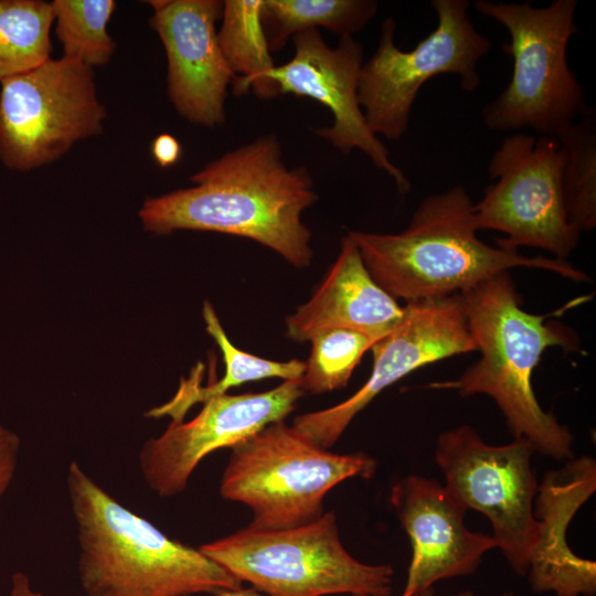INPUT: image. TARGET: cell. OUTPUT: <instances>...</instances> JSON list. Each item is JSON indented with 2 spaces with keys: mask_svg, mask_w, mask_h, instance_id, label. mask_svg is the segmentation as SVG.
<instances>
[{
  "mask_svg": "<svg viewBox=\"0 0 596 596\" xmlns=\"http://www.w3.org/2000/svg\"><path fill=\"white\" fill-rule=\"evenodd\" d=\"M193 187L148 198L138 216L155 235L209 231L253 240L296 267L310 265L311 232L302 212L318 199L304 166L287 168L274 135L258 137L206 163Z\"/></svg>",
  "mask_w": 596,
  "mask_h": 596,
  "instance_id": "obj_1",
  "label": "cell"
},
{
  "mask_svg": "<svg viewBox=\"0 0 596 596\" xmlns=\"http://www.w3.org/2000/svg\"><path fill=\"white\" fill-rule=\"evenodd\" d=\"M460 295L481 356L458 379L430 383L428 387L457 391L461 396H490L514 439H526L535 453L555 460L571 459L574 437L541 407L531 380L549 347L578 349L576 333L562 323L547 322L556 311L535 315L523 310L509 272H501Z\"/></svg>",
  "mask_w": 596,
  "mask_h": 596,
  "instance_id": "obj_2",
  "label": "cell"
},
{
  "mask_svg": "<svg viewBox=\"0 0 596 596\" xmlns=\"http://www.w3.org/2000/svg\"><path fill=\"white\" fill-rule=\"evenodd\" d=\"M66 487L85 596H193L243 586L200 547L171 539L123 505L77 461L67 468Z\"/></svg>",
  "mask_w": 596,
  "mask_h": 596,
  "instance_id": "obj_3",
  "label": "cell"
},
{
  "mask_svg": "<svg viewBox=\"0 0 596 596\" xmlns=\"http://www.w3.org/2000/svg\"><path fill=\"white\" fill-rule=\"evenodd\" d=\"M473 203L462 185L422 200L397 234L349 231L372 278L407 302L460 294L513 267L550 270L571 280L588 276L556 257L523 256L478 238Z\"/></svg>",
  "mask_w": 596,
  "mask_h": 596,
  "instance_id": "obj_4",
  "label": "cell"
},
{
  "mask_svg": "<svg viewBox=\"0 0 596 596\" xmlns=\"http://www.w3.org/2000/svg\"><path fill=\"white\" fill-rule=\"evenodd\" d=\"M481 14L500 22L510 34L502 51L513 60L503 92L482 110L494 131L530 128L558 139L585 114V94L567 63V44L578 32L576 0H555L545 8L530 2L477 0Z\"/></svg>",
  "mask_w": 596,
  "mask_h": 596,
  "instance_id": "obj_5",
  "label": "cell"
},
{
  "mask_svg": "<svg viewBox=\"0 0 596 596\" xmlns=\"http://www.w3.org/2000/svg\"><path fill=\"white\" fill-rule=\"evenodd\" d=\"M375 470L368 454L333 453L279 421L231 448L220 494L251 510V528L290 529L319 519L324 498L339 483L369 479Z\"/></svg>",
  "mask_w": 596,
  "mask_h": 596,
  "instance_id": "obj_6",
  "label": "cell"
},
{
  "mask_svg": "<svg viewBox=\"0 0 596 596\" xmlns=\"http://www.w3.org/2000/svg\"><path fill=\"white\" fill-rule=\"evenodd\" d=\"M199 547L265 596H390L392 590V566L354 558L340 540L332 511L290 529L247 525Z\"/></svg>",
  "mask_w": 596,
  "mask_h": 596,
  "instance_id": "obj_7",
  "label": "cell"
},
{
  "mask_svg": "<svg viewBox=\"0 0 596 596\" xmlns=\"http://www.w3.org/2000/svg\"><path fill=\"white\" fill-rule=\"evenodd\" d=\"M430 6L437 13V26L412 51H401L394 44L396 23L387 18L375 53L361 67L358 100L376 136L390 140L403 137L419 88L435 76H459L467 93L480 85L477 65L491 43L471 23L469 1L433 0Z\"/></svg>",
  "mask_w": 596,
  "mask_h": 596,
  "instance_id": "obj_8",
  "label": "cell"
},
{
  "mask_svg": "<svg viewBox=\"0 0 596 596\" xmlns=\"http://www.w3.org/2000/svg\"><path fill=\"white\" fill-rule=\"evenodd\" d=\"M566 161L563 145L553 137L517 132L507 137L489 163L491 180L473 204V223L494 230L499 248L531 246L565 259L577 246L579 232L567 219L562 175Z\"/></svg>",
  "mask_w": 596,
  "mask_h": 596,
  "instance_id": "obj_9",
  "label": "cell"
},
{
  "mask_svg": "<svg viewBox=\"0 0 596 596\" xmlns=\"http://www.w3.org/2000/svg\"><path fill=\"white\" fill-rule=\"evenodd\" d=\"M0 82V159L10 169L49 164L103 131L94 72L76 61L50 58Z\"/></svg>",
  "mask_w": 596,
  "mask_h": 596,
  "instance_id": "obj_10",
  "label": "cell"
},
{
  "mask_svg": "<svg viewBox=\"0 0 596 596\" xmlns=\"http://www.w3.org/2000/svg\"><path fill=\"white\" fill-rule=\"evenodd\" d=\"M534 453L524 438L489 445L466 424L440 433L435 447L445 487L466 509L488 518L497 547L520 576L526 575L538 538Z\"/></svg>",
  "mask_w": 596,
  "mask_h": 596,
  "instance_id": "obj_11",
  "label": "cell"
},
{
  "mask_svg": "<svg viewBox=\"0 0 596 596\" xmlns=\"http://www.w3.org/2000/svg\"><path fill=\"white\" fill-rule=\"evenodd\" d=\"M373 369L349 398L305 413L292 426L316 445L332 447L352 419L382 391L413 371L453 355L476 351L460 294L409 301L398 323L370 349Z\"/></svg>",
  "mask_w": 596,
  "mask_h": 596,
  "instance_id": "obj_12",
  "label": "cell"
},
{
  "mask_svg": "<svg viewBox=\"0 0 596 596\" xmlns=\"http://www.w3.org/2000/svg\"><path fill=\"white\" fill-rule=\"evenodd\" d=\"M304 394L300 380H292L265 392L209 398L191 421L171 422L142 445L138 457L143 480L161 498L180 494L206 456L284 421Z\"/></svg>",
  "mask_w": 596,
  "mask_h": 596,
  "instance_id": "obj_13",
  "label": "cell"
},
{
  "mask_svg": "<svg viewBox=\"0 0 596 596\" xmlns=\"http://www.w3.org/2000/svg\"><path fill=\"white\" fill-rule=\"evenodd\" d=\"M292 58L276 65L267 75L280 95L292 94L312 98L332 114L329 127L315 129L344 155L358 149L372 163L387 173L401 193L411 184L404 172L390 159V152L369 128L358 100V82L363 65V47L351 35L341 36L336 47L329 46L318 30H309L291 38Z\"/></svg>",
  "mask_w": 596,
  "mask_h": 596,
  "instance_id": "obj_14",
  "label": "cell"
},
{
  "mask_svg": "<svg viewBox=\"0 0 596 596\" xmlns=\"http://www.w3.org/2000/svg\"><path fill=\"white\" fill-rule=\"evenodd\" d=\"M150 25L167 54V92L187 120L216 127L225 120L227 87L234 81L219 45V0H153Z\"/></svg>",
  "mask_w": 596,
  "mask_h": 596,
  "instance_id": "obj_15",
  "label": "cell"
},
{
  "mask_svg": "<svg viewBox=\"0 0 596 596\" xmlns=\"http://www.w3.org/2000/svg\"><path fill=\"white\" fill-rule=\"evenodd\" d=\"M391 503L407 533L412 557L401 596L445 578L472 574L497 547L490 535L465 526L467 509L436 479L412 473L392 487Z\"/></svg>",
  "mask_w": 596,
  "mask_h": 596,
  "instance_id": "obj_16",
  "label": "cell"
},
{
  "mask_svg": "<svg viewBox=\"0 0 596 596\" xmlns=\"http://www.w3.org/2000/svg\"><path fill=\"white\" fill-rule=\"evenodd\" d=\"M595 490L596 460L590 456L572 457L544 475L533 502L538 538L526 572L533 592L595 595L596 563L576 555L566 541L572 519Z\"/></svg>",
  "mask_w": 596,
  "mask_h": 596,
  "instance_id": "obj_17",
  "label": "cell"
},
{
  "mask_svg": "<svg viewBox=\"0 0 596 596\" xmlns=\"http://www.w3.org/2000/svg\"><path fill=\"white\" fill-rule=\"evenodd\" d=\"M404 313L369 273L354 241L347 234L327 276L311 298L287 318V337L295 342L309 341L318 331L345 328L384 338Z\"/></svg>",
  "mask_w": 596,
  "mask_h": 596,
  "instance_id": "obj_18",
  "label": "cell"
},
{
  "mask_svg": "<svg viewBox=\"0 0 596 596\" xmlns=\"http://www.w3.org/2000/svg\"><path fill=\"white\" fill-rule=\"evenodd\" d=\"M206 332L219 345L225 372L224 375L207 386L201 385L202 364H198L188 379H181L179 389L171 400L145 413L149 418L170 417L171 422L184 421L190 408L209 398L226 394L230 389L243 383L270 377L284 381L300 380L305 372V362L292 359L279 362L247 353L232 344L227 338L212 304L204 301L202 310Z\"/></svg>",
  "mask_w": 596,
  "mask_h": 596,
  "instance_id": "obj_19",
  "label": "cell"
},
{
  "mask_svg": "<svg viewBox=\"0 0 596 596\" xmlns=\"http://www.w3.org/2000/svg\"><path fill=\"white\" fill-rule=\"evenodd\" d=\"M262 0L223 1L217 31L222 54L234 75L235 95L252 91L262 99L280 95L267 75L276 66L260 22Z\"/></svg>",
  "mask_w": 596,
  "mask_h": 596,
  "instance_id": "obj_20",
  "label": "cell"
},
{
  "mask_svg": "<svg viewBox=\"0 0 596 596\" xmlns=\"http://www.w3.org/2000/svg\"><path fill=\"white\" fill-rule=\"evenodd\" d=\"M374 0H262L260 22L272 53L289 38L324 28L341 36L361 31L375 15Z\"/></svg>",
  "mask_w": 596,
  "mask_h": 596,
  "instance_id": "obj_21",
  "label": "cell"
},
{
  "mask_svg": "<svg viewBox=\"0 0 596 596\" xmlns=\"http://www.w3.org/2000/svg\"><path fill=\"white\" fill-rule=\"evenodd\" d=\"M52 4L42 0H0V81L51 58Z\"/></svg>",
  "mask_w": 596,
  "mask_h": 596,
  "instance_id": "obj_22",
  "label": "cell"
},
{
  "mask_svg": "<svg viewBox=\"0 0 596 596\" xmlns=\"http://www.w3.org/2000/svg\"><path fill=\"white\" fill-rule=\"evenodd\" d=\"M589 107L557 140L566 152L562 188L567 219L579 233L596 226V129Z\"/></svg>",
  "mask_w": 596,
  "mask_h": 596,
  "instance_id": "obj_23",
  "label": "cell"
},
{
  "mask_svg": "<svg viewBox=\"0 0 596 596\" xmlns=\"http://www.w3.org/2000/svg\"><path fill=\"white\" fill-rule=\"evenodd\" d=\"M55 33L63 56L89 68L106 65L116 50L107 24L116 9L113 0H54Z\"/></svg>",
  "mask_w": 596,
  "mask_h": 596,
  "instance_id": "obj_24",
  "label": "cell"
},
{
  "mask_svg": "<svg viewBox=\"0 0 596 596\" xmlns=\"http://www.w3.org/2000/svg\"><path fill=\"white\" fill-rule=\"evenodd\" d=\"M309 341L311 352L300 382L305 393L311 394L344 387L363 354L376 342L365 333L345 328L318 331Z\"/></svg>",
  "mask_w": 596,
  "mask_h": 596,
  "instance_id": "obj_25",
  "label": "cell"
},
{
  "mask_svg": "<svg viewBox=\"0 0 596 596\" xmlns=\"http://www.w3.org/2000/svg\"><path fill=\"white\" fill-rule=\"evenodd\" d=\"M20 447L18 434L0 423V500L14 478Z\"/></svg>",
  "mask_w": 596,
  "mask_h": 596,
  "instance_id": "obj_26",
  "label": "cell"
},
{
  "mask_svg": "<svg viewBox=\"0 0 596 596\" xmlns=\"http://www.w3.org/2000/svg\"><path fill=\"white\" fill-rule=\"evenodd\" d=\"M151 152L160 167L168 168L178 162L182 148L175 137L170 134H161L153 139Z\"/></svg>",
  "mask_w": 596,
  "mask_h": 596,
  "instance_id": "obj_27",
  "label": "cell"
},
{
  "mask_svg": "<svg viewBox=\"0 0 596 596\" xmlns=\"http://www.w3.org/2000/svg\"><path fill=\"white\" fill-rule=\"evenodd\" d=\"M9 596H45L43 593L35 590L30 582V578L23 572H17L12 575Z\"/></svg>",
  "mask_w": 596,
  "mask_h": 596,
  "instance_id": "obj_28",
  "label": "cell"
},
{
  "mask_svg": "<svg viewBox=\"0 0 596 596\" xmlns=\"http://www.w3.org/2000/svg\"><path fill=\"white\" fill-rule=\"evenodd\" d=\"M205 596H265L259 590L255 589L252 586L240 587L235 589H225L213 594H205Z\"/></svg>",
  "mask_w": 596,
  "mask_h": 596,
  "instance_id": "obj_29",
  "label": "cell"
},
{
  "mask_svg": "<svg viewBox=\"0 0 596 596\" xmlns=\"http://www.w3.org/2000/svg\"><path fill=\"white\" fill-rule=\"evenodd\" d=\"M351 596H385V595H351ZM413 596H435V590L433 587L428 588V589H425L423 592H419ZM454 596H477L475 595L473 593L469 592V590H466V592H461V593H458Z\"/></svg>",
  "mask_w": 596,
  "mask_h": 596,
  "instance_id": "obj_30",
  "label": "cell"
}]
</instances>
